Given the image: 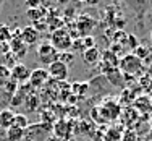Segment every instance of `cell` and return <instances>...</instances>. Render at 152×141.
Wrapping results in <instances>:
<instances>
[{
	"label": "cell",
	"mask_w": 152,
	"mask_h": 141,
	"mask_svg": "<svg viewBox=\"0 0 152 141\" xmlns=\"http://www.w3.org/2000/svg\"><path fill=\"white\" fill-rule=\"evenodd\" d=\"M81 46H83V50L91 49V47H96V39H94L92 36H86V37H81Z\"/></svg>",
	"instance_id": "603a6c76"
},
{
	"label": "cell",
	"mask_w": 152,
	"mask_h": 141,
	"mask_svg": "<svg viewBox=\"0 0 152 141\" xmlns=\"http://www.w3.org/2000/svg\"><path fill=\"white\" fill-rule=\"evenodd\" d=\"M151 81H152V79L147 76V75H146V76H141V79H139L141 86H146V88H151Z\"/></svg>",
	"instance_id": "4316f807"
},
{
	"label": "cell",
	"mask_w": 152,
	"mask_h": 141,
	"mask_svg": "<svg viewBox=\"0 0 152 141\" xmlns=\"http://www.w3.org/2000/svg\"><path fill=\"white\" fill-rule=\"evenodd\" d=\"M31 76V68L24 63H15L12 68V78L15 79L18 84H23L26 83Z\"/></svg>",
	"instance_id": "ba28073f"
},
{
	"label": "cell",
	"mask_w": 152,
	"mask_h": 141,
	"mask_svg": "<svg viewBox=\"0 0 152 141\" xmlns=\"http://www.w3.org/2000/svg\"><path fill=\"white\" fill-rule=\"evenodd\" d=\"M0 8H2V2H0Z\"/></svg>",
	"instance_id": "4dcf8cb0"
},
{
	"label": "cell",
	"mask_w": 152,
	"mask_h": 141,
	"mask_svg": "<svg viewBox=\"0 0 152 141\" xmlns=\"http://www.w3.org/2000/svg\"><path fill=\"white\" fill-rule=\"evenodd\" d=\"M121 131L118 128H110L107 130V135H105V141H121Z\"/></svg>",
	"instance_id": "ffe728a7"
},
{
	"label": "cell",
	"mask_w": 152,
	"mask_h": 141,
	"mask_svg": "<svg viewBox=\"0 0 152 141\" xmlns=\"http://www.w3.org/2000/svg\"><path fill=\"white\" fill-rule=\"evenodd\" d=\"M94 28H96V21L88 15H81L76 20V29H78V34L83 36V37L89 36V32H91Z\"/></svg>",
	"instance_id": "9c48e42d"
},
{
	"label": "cell",
	"mask_w": 152,
	"mask_h": 141,
	"mask_svg": "<svg viewBox=\"0 0 152 141\" xmlns=\"http://www.w3.org/2000/svg\"><path fill=\"white\" fill-rule=\"evenodd\" d=\"M99 60H100V50L97 49V46L83 50V62L86 65H96Z\"/></svg>",
	"instance_id": "5bb4252c"
},
{
	"label": "cell",
	"mask_w": 152,
	"mask_h": 141,
	"mask_svg": "<svg viewBox=\"0 0 152 141\" xmlns=\"http://www.w3.org/2000/svg\"><path fill=\"white\" fill-rule=\"evenodd\" d=\"M47 73H49V76L52 79L61 83L68 78V67L65 63H61L60 60H55V62H52L47 67Z\"/></svg>",
	"instance_id": "8992f818"
},
{
	"label": "cell",
	"mask_w": 152,
	"mask_h": 141,
	"mask_svg": "<svg viewBox=\"0 0 152 141\" xmlns=\"http://www.w3.org/2000/svg\"><path fill=\"white\" fill-rule=\"evenodd\" d=\"M20 39L28 47L34 46V44H37V41H39V32L34 26H24L20 29Z\"/></svg>",
	"instance_id": "30bf717a"
},
{
	"label": "cell",
	"mask_w": 152,
	"mask_h": 141,
	"mask_svg": "<svg viewBox=\"0 0 152 141\" xmlns=\"http://www.w3.org/2000/svg\"><path fill=\"white\" fill-rule=\"evenodd\" d=\"M136 133L133 131V130H128V131L125 133V138H121V141H136Z\"/></svg>",
	"instance_id": "484cf974"
},
{
	"label": "cell",
	"mask_w": 152,
	"mask_h": 141,
	"mask_svg": "<svg viewBox=\"0 0 152 141\" xmlns=\"http://www.w3.org/2000/svg\"><path fill=\"white\" fill-rule=\"evenodd\" d=\"M147 76L152 79V63L149 65V67H147Z\"/></svg>",
	"instance_id": "83f0119b"
},
{
	"label": "cell",
	"mask_w": 152,
	"mask_h": 141,
	"mask_svg": "<svg viewBox=\"0 0 152 141\" xmlns=\"http://www.w3.org/2000/svg\"><path fill=\"white\" fill-rule=\"evenodd\" d=\"M68 131H70V125H68V122H65V120H58L57 125L53 126V135H55L58 140L68 138Z\"/></svg>",
	"instance_id": "9a60e30c"
},
{
	"label": "cell",
	"mask_w": 152,
	"mask_h": 141,
	"mask_svg": "<svg viewBox=\"0 0 152 141\" xmlns=\"http://www.w3.org/2000/svg\"><path fill=\"white\" fill-rule=\"evenodd\" d=\"M133 54L137 57L139 60H144V59H147L149 57V54H151V50L147 49V47H144V46H137L134 50H133Z\"/></svg>",
	"instance_id": "44dd1931"
},
{
	"label": "cell",
	"mask_w": 152,
	"mask_h": 141,
	"mask_svg": "<svg viewBox=\"0 0 152 141\" xmlns=\"http://www.w3.org/2000/svg\"><path fill=\"white\" fill-rule=\"evenodd\" d=\"M151 42H152V31H151Z\"/></svg>",
	"instance_id": "f546056e"
},
{
	"label": "cell",
	"mask_w": 152,
	"mask_h": 141,
	"mask_svg": "<svg viewBox=\"0 0 152 141\" xmlns=\"http://www.w3.org/2000/svg\"><path fill=\"white\" fill-rule=\"evenodd\" d=\"M5 136L8 141H23V136H24V131L20 128H16V126H12V128H8L5 131Z\"/></svg>",
	"instance_id": "2e32d148"
},
{
	"label": "cell",
	"mask_w": 152,
	"mask_h": 141,
	"mask_svg": "<svg viewBox=\"0 0 152 141\" xmlns=\"http://www.w3.org/2000/svg\"><path fill=\"white\" fill-rule=\"evenodd\" d=\"M13 126H16V128L20 130H26L28 126H29V122H28V117L24 114H15V120H13Z\"/></svg>",
	"instance_id": "d6986e66"
},
{
	"label": "cell",
	"mask_w": 152,
	"mask_h": 141,
	"mask_svg": "<svg viewBox=\"0 0 152 141\" xmlns=\"http://www.w3.org/2000/svg\"><path fill=\"white\" fill-rule=\"evenodd\" d=\"M47 141H58V140H57V138H49Z\"/></svg>",
	"instance_id": "f1b7e54d"
},
{
	"label": "cell",
	"mask_w": 152,
	"mask_h": 141,
	"mask_svg": "<svg viewBox=\"0 0 152 141\" xmlns=\"http://www.w3.org/2000/svg\"><path fill=\"white\" fill-rule=\"evenodd\" d=\"M15 120V112L12 109H0V130H8L13 126Z\"/></svg>",
	"instance_id": "4fadbf2b"
},
{
	"label": "cell",
	"mask_w": 152,
	"mask_h": 141,
	"mask_svg": "<svg viewBox=\"0 0 152 141\" xmlns=\"http://www.w3.org/2000/svg\"><path fill=\"white\" fill-rule=\"evenodd\" d=\"M100 59H102V63L100 65H104V68L107 70V73L118 70V62H120V59L117 57V54H115L113 50H105Z\"/></svg>",
	"instance_id": "8fae6325"
},
{
	"label": "cell",
	"mask_w": 152,
	"mask_h": 141,
	"mask_svg": "<svg viewBox=\"0 0 152 141\" xmlns=\"http://www.w3.org/2000/svg\"><path fill=\"white\" fill-rule=\"evenodd\" d=\"M10 50H12V55L15 59H23L24 55L28 54V46L21 41L20 37H12V41L8 42Z\"/></svg>",
	"instance_id": "7c38bea8"
},
{
	"label": "cell",
	"mask_w": 152,
	"mask_h": 141,
	"mask_svg": "<svg viewBox=\"0 0 152 141\" xmlns=\"http://www.w3.org/2000/svg\"><path fill=\"white\" fill-rule=\"evenodd\" d=\"M118 70L123 75H128V76H134L141 70H142V60H139L134 54H126L120 59L118 62Z\"/></svg>",
	"instance_id": "7a4b0ae2"
},
{
	"label": "cell",
	"mask_w": 152,
	"mask_h": 141,
	"mask_svg": "<svg viewBox=\"0 0 152 141\" xmlns=\"http://www.w3.org/2000/svg\"><path fill=\"white\" fill-rule=\"evenodd\" d=\"M126 44L129 46V49L134 50L137 46H139V42H137V37L134 34H128V37H126Z\"/></svg>",
	"instance_id": "cb8c5ba5"
},
{
	"label": "cell",
	"mask_w": 152,
	"mask_h": 141,
	"mask_svg": "<svg viewBox=\"0 0 152 141\" xmlns=\"http://www.w3.org/2000/svg\"><path fill=\"white\" fill-rule=\"evenodd\" d=\"M10 79H12V68H8V65L5 63H0V88L7 84Z\"/></svg>",
	"instance_id": "e0dca14e"
},
{
	"label": "cell",
	"mask_w": 152,
	"mask_h": 141,
	"mask_svg": "<svg viewBox=\"0 0 152 141\" xmlns=\"http://www.w3.org/2000/svg\"><path fill=\"white\" fill-rule=\"evenodd\" d=\"M12 41V29L10 26L0 23V44H8Z\"/></svg>",
	"instance_id": "ac0fdd59"
},
{
	"label": "cell",
	"mask_w": 152,
	"mask_h": 141,
	"mask_svg": "<svg viewBox=\"0 0 152 141\" xmlns=\"http://www.w3.org/2000/svg\"><path fill=\"white\" fill-rule=\"evenodd\" d=\"M50 125L42 122V123H36V125H29L24 130V136L23 141H47L50 135Z\"/></svg>",
	"instance_id": "3957f363"
},
{
	"label": "cell",
	"mask_w": 152,
	"mask_h": 141,
	"mask_svg": "<svg viewBox=\"0 0 152 141\" xmlns=\"http://www.w3.org/2000/svg\"><path fill=\"white\" fill-rule=\"evenodd\" d=\"M18 83L15 79H10L7 84H3L2 88H0V107H3V109H8V106L12 104L13 97H15V94L18 91Z\"/></svg>",
	"instance_id": "5b68a950"
},
{
	"label": "cell",
	"mask_w": 152,
	"mask_h": 141,
	"mask_svg": "<svg viewBox=\"0 0 152 141\" xmlns=\"http://www.w3.org/2000/svg\"><path fill=\"white\" fill-rule=\"evenodd\" d=\"M36 55H37V60H39V62H41L42 65H47V67H49L52 62L58 60V52L53 49L50 42H42V44L39 46Z\"/></svg>",
	"instance_id": "277c9868"
},
{
	"label": "cell",
	"mask_w": 152,
	"mask_h": 141,
	"mask_svg": "<svg viewBox=\"0 0 152 141\" xmlns=\"http://www.w3.org/2000/svg\"><path fill=\"white\" fill-rule=\"evenodd\" d=\"M28 16L31 18V20H34V18H41V16H44V13L41 12V10H37V8H34V10H28Z\"/></svg>",
	"instance_id": "d4e9b609"
},
{
	"label": "cell",
	"mask_w": 152,
	"mask_h": 141,
	"mask_svg": "<svg viewBox=\"0 0 152 141\" xmlns=\"http://www.w3.org/2000/svg\"><path fill=\"white\" fill-rule=\"evenodd\" d=\"M50 44L57 50L58 54L61 52H68L73 46V37H71L70 31L65 29V28H57L55 31L50 36Z\"/></svg>",
	"instance_id": "6da1fadb"
},
{
	"label": "cell",
	"mask_w": 152,
	"mask_h": 141,
	"mask_svg": "<svg viewBox=\"0 0 152 141\" xmlns=\"http://www.w3.org/2000/svg\"><path fill=\"white\" fill-rule=\"evenodd\" d=\"M58 60L68 67V65H71V62L75 60V54L73 52H61V54H58Z\"/></svg>",
	"instance_id": "7402d4cb"
},
{
	"label": "cell",
	"mask_w": 152,
	"mask_h": 141,
	"mask_svg": "<svg viewBox=\"0 0 152 141\" xmlns=\"http://www.w3.org/2000/svg\"><path fill=\"white\" fill-rule=\"evenodd\" d=\"M49 73H47V68H36V70H31V76L28 79V84L31 86L32 89H39L49 81Z\"/></svg>",
	"instance_id": "52a82bcc"
}]
</instances>
